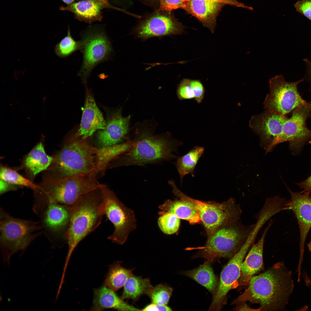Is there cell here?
Listing matches in <instances>:
<instances>
[{"label":"cell","mask_w":311,"mask_h":311,"mask_svg":"<svg viewBox=\"0 0 311 311\" xmlns=\"http://www.w3.org/2000/svg\"><path fill=\"white\" fill-rule=\"evenodd\" d=\"M244 292L233 304L249 301L260 305V311L285 309L294 287L292 272L283 262L274 264L249 280Z\"/></svg>","instance_id":"cell-1"},{"label":"cell","mask_w":311,"mask_h":311,"mask_svg":"<svg viewBox=\"0 0 311 311\" xmlns=\"http://www.w3.org/2000/svg\"><path fill=\"white\" fill-rule=\"evenodd\" d=\"M155 125L149 122L136 125L132 147L116 159L112 167L144 166L176 158L172 152L179 143L168 132L154 135Z\"/></svg>","instance_id":"cell-2"},{"label":"cell","mask_w":311,"mask_h":311,"mask_svg":"<svg viewBox=\"0 0 311 311\" xmlns=\"http://www.w3.org/2000/svg\"><path fill=\"white\" fill-rule=\"evenodd\" d=\"M97 174H89L60 178L50 173L43 178L41 185L35 191L33 207L36 212L41 213L51 203L68 206L75 204L82 196L99 188Z\"/></svg>","instance_id":"cell-3"},{"label":"cell","mask_w":311,"mask_h":311,"mask_svg":"<svg viewBox=\"0 0 311 311\" xmlns=\"http://www.w3.org/2000/svg\"><path fill=\"white\" fill-rule=\"evenodd\" d=\"M101 196L99 188L82 196L71 206L69 224L65 234L69 247L65 267L78 244L100 224Z\"/></svg>","instance_id":"cell-4"},{"label":"cell","mask_w":311,"mask_h":311,"mask_svg":"<svg viewBox=\"0 0 311 311\" xmlns=\"http://www.w3.org/2000/svg\"><path fill=\"white\" fill-rule=\"evenodd\" d=\"M96 148L91 145L87 139L72 136L53 157L50 167L51 173L65 178L96 173Z\"/></svg>","instance_id":"cell-5"},{"label":"cell","mask_w":311,"mask_h":311,"mask_svg":"<svg viewBox=\"0 0 311 311\" xmlns=\"http://www.w3.org/2000/svg\"><path fill=\"white\" fill-rule=\"evenodd\" d=\"M255 225H244L240 219L222 227L208 236L197 256L210 262L231 258L241 249Z\"/></svg>","instance_id":"cell-6"},{"label":"cell","mask_w":311,"mask_h":311,"mask_svg":"<svg viewBox=\"0 0 311 311\" xmlns=\"http://www.w3.org/2000/svg\"><path fill=\"white\" fill-rule=\"evenodd\" d=\"M0 244L3 260L8 261L13 254L25 250L41 234L39 223L14 217L0 209Z\"/></svg>","instance_id":"cell-7"},{"label":"cell","mask_w":311,"mask_h":311,"mask_svg":"<svg viewBox=\"0 0 311 311\" xmlns=\"http://www.w3.org/2000/svg\"><path fill=\"white\" fill-rule=\"evenodd\" d=\"M172 192L179 198L189 200L195 205L208 236L222 227L240 219L242 209L233 198L222 203L204 202L187 196L176 185L172 187Z\"/></svg>","instance_id":"cell-8"},{"label":"cell","mask_w":311,"mask_h":311,"mask_svg":"<svg viewBox=\"0 0 311 311\" xmlns=\"http://www.w3.org/2000/svg\"><path fill=\"white\" fill-rule=\"evenodd\" d=\"M80 36L83 59L78 74L85 83L96 66L110 58L113 49L103 26H90L81 32Z\"/></svg>","instance_id":"cell-9"},{"label":"cell","mask_w":311,"mask_h":311,"mask_svg":"<svg viewBox=\"0 0 311 311\" xmlns=\"http://www.w3.org/2000/svg\"><path fill=\"white\" fill-rule=\"evenodd\" d=\"M99 188L101 196L100 212L114 227L113 233L108 238L113 242L122 244L130 233L136 228L134 212L126 207L107 185L101 184Z\"/></svg>","instance_id":"cell-10"},{"label":"cell","mask_w":311,"mask_h":311,"mask_svg":"<svg viewBox=\"0 0 311 311\" xmlns=\"http://www.w3.org/2000/svg\"><path fill=\"white\" fill-rule=\"evenodd\" d=\"M303 80L287 82L282 75L270 79L269 92L263 103L264 108L286 115L296 108L308 104L298 91V85Z\"/></svg>","instance_id":"cell-11"},{"label":"cell","mask_w":311,"mask_h":311,"mask_svg":"<svg viewBox=\"0 0 311 311\" xmlns=\"http://www.w3.org/2000/svg\"><path fill=\"white\" fill-rule=\"evenodd\" d=\"M310 117V103L293 110L291 117L285 121L281 133L273 141L267 153L276 145L286 141L289 142V148L293 153L299 152L306 143L311 139V130L307 128L306 124Z\"/></svg>","instance_id":"cell-12"},{"label":"cell","mask_w":311,"mask_h":311,"mask_svg":"<svg viewBox=\"0 0 311 311\" xmlns=\"http://www.w3.org/2000/svg\"><path fill=\"white\" fill-rule=\"evenodd\" d=\"M253 244L252 241L247 240L240 250L231 258L223 268L221 273L219 284L214 293L209 310H220L227 294L233 287L234 285L237 286L242 264Z\"/></svg>","instance_id":"cell-13"},{"label":"cell","mask_w":311,"mask_h":311,"mask_svg":"<svg viewBox=\"0 0 311 311\" xmlns=\"http://www.w3.org/2000/svg\"><path fill=\"white\" fill-rule=\"evenodd\" d=\"M287 119L286 115L267 109L251 118L249 126L259 136L261 145L266 150V153L274 140L281 133L284 124Z\"/></svg>","instance_id":"cell-14"},{"label":"cell","mask_w":311,"mask_h":311,"mask_svg":"<svg viewBox=\"0 0 311 311\" xmlns=\"http://www.w3.org/2000/svg\"><path fill=\"white\" fill-rule=\"evenodd\" d=\"M288 188L290 195L289 210H292L297 219L300 231L299 258L298 266L303 260L305 244L311 228V197L307 193L294 192Z\"/></svg>","instance_id":"cell-15"},{"label":"cell","mask_w":311,"mask_h":311,"mask_svg":"<svg viewBox=\"0 0 311 311\" xmlns=\"http://www.w3.org/2000/svg\"><path fill=\"white\" fill-rule=\"evenodd\" d=\"M107 8L127 13L112 5L108 0H82L60 7V10L71 12L78 20L90 24L96 21H101L103 17V10Z\"/></svg>","instance_id":"cell-16"},{"label":"cell","mask_w":311,"mask_h":311,"mask_svg":"<svg viewBox=\"0 0 311 311\" xmlns=\"http://www.w3.org/2000/svg\"><path fill=\"white\" fill-rule=\"evenodd\" d=\"M183 29L170 16L164 14H155L143 21L137 27V37L143 39L163 36L178 35Z\"/></svg>","instance_id":"cell-17"},{"label":"cell","mask_w":311,"mask_h":311,"mask_svg":"<svg viewBox=\"0 0 311 311\" xmlns=\"http://www.w3.org/2000/svg\"><path fill=\"white\" fill-rule=\"evenodd\" d=\"M130 116L124 117L122 108L113 113L109 117L105 128L99 130L97 137L99 147L120 144L129 131Z\"/></svg>","instance_id":"cell-18"},{"label":"cell","mask_w":311,"mask_h":311,"mask_svg":"<svg viewBox=\"0 0 311 311\" xmlns=\"http://www.w3.org/2000/svg\"><path fill=\"white\" fill-rule=\"evenodd\" d=\"M106 125L93 97L87 90L79 127L73 136L87 139L97 130L104 129Z\"/></svg>","instance_id":"cell-19"},{"label":"cell","mask_w":311,"mask_h":311,"mask_svg":"<svg viewBox=\"0 0 311 311\" xmlns=\"http://www.w3.org/2000/svg\"><path fill=\"white\" fill-rule=\"evenodd\" d=\"M270 220L261 238L251 249L241 265L240 274L237 286L247 285L250 279L262 270L263 268V252L265 239L268 230L273 223Z\"/></svg>","instance_id":"cell-20"},{"label":"cell","mask_w":311,"mask_h":311,"mask_svg":"<svg viewBox=\"0 0 311 311\" xmlns=\"http://www.w3.org/2000/svg\"><path fill=\"white\" fill-rule=\"evenodd\" d=\"M71 213V206L51 203L41 215L43 228L52 235H57L68 227Z\"/></svg>","instance_id":"cell-21"},{"label":"cell","mask_w":311,"mask_h":311,"mask_svg":"<svg viewBox=\"0 0 311 311\" xmlns=\"http://www.w3.org/2000/svg\"><path fill=\"white\" fill-rule=\"evenodd\" d=\"M222 5L208 0H189L185 2L183 9L213 32L216 19Z\"/></svg>","instance_id":"cell-22"},{"label":"cell","mask_w":311,"mask_h":311,"mask_svg":"<svg viewBox=\"0 0 311 311\" xmlns=\"http://www.w3.org/2000/svg\"><path fill=\"white\" fill-rule=\"evenodd\" d=\"M115 292L105 285L95 289L91 310L98 311L113 308L120 311L141 310L125 302Z\"/></svg>","instance_id":"cell-23"},{"label":"cell","mask_w":311,"mask_h":311,"mask_svg":"<svg viewBox=\"0 0 311 311\" xmlns=\"http://www.w3.org/2000/svg\"><path fill=\"white\" fill-rule=\"evenodd\" d=\"M179 199L168 200L159 206V208L162 211L172 213L180 219L186 220L191 224L201 223V218L195 205L189 200Z\"/></svg>","instance_id":"cell-24"},{"label":"cell","mask_w":311,"mask_h":311,"mask_svg":"<svg viewBox=\"0 0 311 311\" xmlns=\"http://www.w3.org/2000/svg\"><path fill=\"white\" fill-rule=\"evenodd\" d=\"M53 160V157L46 153L43 143L41 141L26 156L23 164L29 174L34 177L50 167Z\"/></svg>","instance_id":"cell-25"},{"label":"cell","mask_w":311,"mask_h":311,"mask_svg":"<svg viewBox=\"0 0 311 311\" xmlns=\"http://www.w3.org/2000/svg\"><path fill=\"white\" fill-rule=\"evenodd\" d=\"M132 141L113 146L96 147L95 151L96 171L97 174H104L111 162L128 151L132 147Z\"/></svg>","instance_id":"cell-26"},{"label":"cell","mask_w":311,"mask_h":311,"mask_svg":"<svg viewBox=\"0 0 311 311\" xmlns=\"http://www.w3.org/2000/svg\"><path fill=\"white\" fill-rule=\"evenodd\" d=\"M210 262L206 261L198 267L184 272L182 274L196 281L213 294L215 292L218 284Z\"/></svg>","instance_id":"cell-27"},{"label":"cell","mask_w":311,"mask_h":311,"mask_svg":"<svg viewBox=\"0 0 311 311\" xmlns=\"http://www.w3.org/2000/svg\"><path fill=\"white\" fill-rule=\"evenodd\" d=\"M153 287L149 278H143L132 274L124 286L121 298L124 300L131 299L136 301L141 296L147 295Z\"/></svg>","instance_id":"cell-28"},{"label":"cell","mask_w":311,"mask_h":311,"mask_svg":"<svg viewBox=\"0 0 311 311\" xmlns=\"http://www.w3.org/2000/svg\"><path fill=\"white\" fill-rule=\"evenodd\" d=\"M122 261H117L110 265L106 275L105 285L116 291L124 287L134 269H128L121 265Z\"/></svg>","instance_id":"cell-29"},{"label":"cell","mask_w":311,"mask_h":311,"mask_svg":"<svg viewBox=\"0 0 311 311\" xmlns=\"http://www.w3.org/2000/svg\"><path fill=\"white\" fill-rule=\"evenodd\" d=\"M204 151V148L202 147H196L187 153L177 159L176 165L180 176L181 184L185 175L191 174L194 177V169Z\"/></svg>","instance_id":"cell-30"},{"label":"cell","mask_w":311,"mask_h":311,"mask_svg":"<svg viewBox=\"0 0 311 311\" xmlns=\"http://www.w3.org/2000/svg\"><path fill=\"white\" fill-rule=\"evenodd\" d=\"M0 179L16 186H23L30 188L34 191L39 187L38 185L11 168L2 166L0 168Z\"/></svg>","instance_id":"cell-31"},{"label":"cell","mask_w":311,"mask_h":311,"mask_svg":"<svg viewBox=\"0 0 311 311\" xmlns=\"http://www.w3.org/2000/svg\"><path fill=\"white\" fill-rule=\"evenodd\" d=\"M81 45L80 40L76 41L72 37L69 26L67 35L56 45L54 51L58 57L65 58L76 51L80 50Z\"/></svg>","instance_id":"cell-32"},{"label":"cell","mask_w":311,"mask_h":311,"mask_svg":"<svg viewBox=\"0 0 311 311\" xmlns=\"http://www.w3.org/2000/svg\"><path fill=\"white\" fill-rule=\"evenodd\" d=\"M160 216L158 223L161 231L168 235L174 234L178 231L180 224V219L174 214L169 212H159Z\"/></svg>","instance_id":"cell-33"},{"label":"cell","mask_w":311,"mask_h":311,"mask_svg":"<svg viewBox=\"0 0 311 311\" xmlns=\"http://www.w3.org/2000/svg\"><path fill=\"white\" fill-rule=\"evenodd\" d=\"M173 291L172 289L166 284L161 283L153 287L147 295L152 303L167 305Z\"/></svg>","instance_id":"cell-34"},{"label":"cell","mask_w":311,"mask_h":311,"mask_svg":"<svg viewBox=\"0 0 311 311\" xmlns=\"http://www.w3.org/2000/svg\"><path fill=\"white\" fill-rule=\"evenodd\" d=\"M179 99L181 100L194 98L191 84V79H183L181 81L177 90Z\"/></svg>","instance_id":"cell-35"},{"label":"cell","mask_w":311,"mask_h":311,"mask_svg":"<svg viewBox=\"0 0 311 311\" xmlns=\"http://www.w3.org/2000/svg\"><path fill=\"white\" fill-rule=\"evenodd\" d=\"M189 0H160V10L170 12L179 8L183 9L185 2Z\"/></svg>","instance_id":"cell-36"},{"label":"cell","mask_w":311,"mask_h":311,"mask_svg":"<svg viewBox=\"0 0 311 311\" xmlns=\"http://www.w3.org/2000/svg\"><path fill=\"white\" fill-rule=\"evenodd\" d=\"M191 86L194 98L198 104L202 103L204 98L205 90L204 86L199 80L191 79Z\"/></svg>","instance_id":"cell-37"},{"label":"cell","mask_w":311,"mask_h":311,"mask_svg":"<svg viewBox=\"0 0 311 311\" xmlns=\"http://www.w3.org/2000/svg\"><path fill=\"white\" fill-rule=\"evenodd\" d=\"M297 12L311 21V0H301L297 1L294 5Z\"/></svg>","instance_id":"cell-38"},{"label":"cell","mask_w":311,"mask_h":311,"mask_svg":"<svg viewBox=\"0 0 311 311\" xmlns=\"http://www.w3.org/2000/svg\"><path fill=\"white\" fill-rule=\"evenodd\" d=\"M141 310L143 311H172L171 308L167 305H163L153 303L147 305Z\"/></svg>","instance_id":"cell-39"},{"label":"cell","mask_w":311,"mask_h":311,"mask_svg":"<svg viewBox=\"0 0 311 311\" xmlns=\"http://www.w3.org/2000/svg\"><path fill=\"white\" fill-rule=\"evenodd\" d=\"M297 185L303 189L301 192L310 194L311 193V175L305 180L297 183Z\"/></svg>","instance_id":"cell-40"},{"label":"cell","mask_w":311,"mask_h":311,"mask_svg":"<svg viewBox=\"0 0 311 311\" xmlns=\"http://www.w3.org/2000/svg\"><path fill=\"white\" fill-rule=\"evenodd\" d=\"M15 185L8 183L0 179V194H2L9 190L16 189Z\"/></svg>","instance_id":"cell-41"},{"label":"cell","mask_w":311,"mask_h":311,"mask_svg":"<svg viewBox=\"0 0 311 311\" xmlns=\"http://www.w3.org/2000/svg\"><path fill=\"white\" fill-rule=\"evenodd\" d=\"M238 306L235 308L236 310L239 311H260L259 309H255L250 307L248 306L245 302L238 304Z\"/></svg>","instance_id":"cell-42"},{"label":"cell","mask_w":311,"mask_h":311,"mask_svg":"<svg viewBox=\"0 0 311 311\" xmlns=\"http://www.w3.org/2000/svg\"><path fill=\"white\" fill-rule=\"evenodd\" d=\"M209 1H213L214 2L221 3L223 4H228L232 5L242 7L245 6L243 5L242 4L237 3V2L235 1L234 0H208Z\"/></svg>","instance_id":"cell-43"},{"label":"cell","mask_w":311,"mask_h":311,"mask_svg":"<svg viewBox=\"0 0 311 311\" xmlns=\"http://www.w3.org/2000/svg\"><path fill=\"white\" fill-rule=\"evenodd\" d=\"M307 67V72L308 81L310 83V89L311 91V61L306 59L304 60ZM311 105V102H310Z\"/></svg>","instance_id":"cell-44"},{"label":"cell","mask_w":311,"mask_h":311,"mask_svg":"<svg viewBox=\"0 0 311 311\" xmlns=\"http://www.w3.org/2000/svg\"><path fill=\"white\" fill-rule=\"evenodd\" d=\"M64 3L67 5L69 4L74 2L82 0H62Z\"/></svg>","instance_id":"cell-45"},{"label":"cell","mask_w":311,"mask_h":311,"mask_svg":"<svg viewBox=\"0 0 311 311\" xmlns=\"http://www.w3.org/2000/svg\"><path fill=\"white\" fill-rule=\"evenodd\" d=\"M307 246L309 251L311 253V241L307 244Z\"/></svg>","instance_id":"cell-46"}]
</instances>
